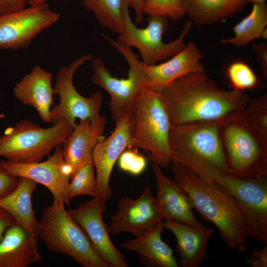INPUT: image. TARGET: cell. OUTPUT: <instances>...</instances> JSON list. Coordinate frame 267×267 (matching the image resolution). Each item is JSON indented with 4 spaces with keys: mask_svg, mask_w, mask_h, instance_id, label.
<instances>
[{
    "mask_svg": "<svg viewBox=\"0 0 267 267\" xmlns=\"http://www.w3.org/2000/svg\"><path fill=\"white\" fill-rule=\"evenodd\" d=\"M59 18L60 15L46 3L0 14V49L27 47Z\"/></svg>",
    "mask_w": 267,
    "mask_h": 267,
    "instance_id": "cell-12",
    "label": "cell"
},
{
    "mask_svg": "<svg viewBox=\"0 0 267 267\" xmlns=\"http://www.w3.org/2000/svg\"><path fill=\"white\" fill-rule=\"evenodd\" d=\"M152 168L157 186L155 198L160 219L198 227L204 226L195 217L192 204L185 191L164 175L159 165L153 164Z\"/></svg>",
    "mask_w": 267,
    "mask_h": 267,
    "instance_id": "cell-17",
    "label": "cell"
},
{
    "mask_svg": "<svg viewBox=\"0 0 267 267\" xmlns=\"http://www.w3.org/2000/svg\"><path fill=\"white\" fill-rule=\"evenodd\" d=\"M2 118V116L1 115H0V119Z\"/></svg>",
    "mask_w": 267,
    "mask_h": 267,
    "instance_id": "cell-41",
    "label": "cell"
},
{
    "mask_svg": "<svg viewBox=\"0 0 267 267\" xmlns=\"http://www.w3.org/2000/svg\"><path fill=\"white\" fill-rule=\"evenodd\" d=\"M73 129L64 120L44 128L30 120H22L0 136V157L14 163L40 161L54 148L63 144Z\"/></svg>",
    "mask_w": 267,
    "mask_h": 267,
    "instance_id": "cell-7",
    "label": "cell"
},
{
    "mask_svg": "<svg viewBox=\"0 0 267 267\" xmlns=\"http://www.w3.org/2000/svg\"><path fill=\"white\" fill-rule=\"evenodd\" d=\"M172 127L221 121L244 110L250 98L245 91L220 88L205 70L182 76L161 92Z\"/></svg>",
    "mask_w": 267,
    "mask_h": 267,
    "instance_id": "cell-1",
    "label": "cell"
},
{
    "mask_svg": "<svg viewBox=\"0 0 267 267\" xmlns=\"http://www.w3.org/2000/svg\"><path fill=\"white\" fill-rule=\"evenodd\" d=\"M47 0H26L30 6L38 5L45 3Z\"/></svg>",
    "mask_w": 267,
    "mask_h": 267,
    "instance_id": "cell-39",
    "label": "cell"
},
{
    "mask_svg": "<svg viewBox=\"0 0 267 267\" xmlns=\"http://www.w3.org/2000/svg\"><path fill=\"white\" fill-rule=\"evenodd\" d=\"M267 6L253 4L250 13L233 28L234 36L221 42L236 47L247 45L255 39H267Z\"/></svg>",
    "mask_w": 267,
    "mask_h": 267,
    "instance_id": "cell-26",
    "label": "cell"
},
{
    "mask_svg": "<svg viewBox=\"0 0 267 267\" xmlns=\"http://www.w3.org/2000/svg\"><path fill=\"white\" fill-rule=\"evenodd\" d=\"M95 172L92 160L84 163L74 171L68 188L70 200L81 195L96 196L97 183Z\"/></svg>",
    "mask_w": 267,
    "mask_h": 267,
    "instance_id": "cell-28",
    "label": "cell"
},
{
    "mask_svg": "<svg viewBox=\"0 0 267 267\" xmlns=\"http://www.w3.org/2000/svg\"><path fill=\"white\" fill-rule=\"evenodd\" d=\"M253 48L256 54L258 63L263 76L267 78V44L266 43L255 44Z\"/></svg>",
    "mask_w": 267,
    "mask_h": 267,
    "instance_id": "cell-35",
    "label": "cell"
},
{
    "mask_svg": "<svg viewBox=\"0 0 267 267\" xmlns=\"http://www.w3.org/2000/svg\"><path fill=\"white\" fill-rule=\"evenodd\" d=\"M104 37L124 56L129 65L128 77L119 79L112 76L101 58L95 57L91 60L92 75L90 80L109 94L112 119L116 123L124 116L133 113L140 91L145 86L143 63L132 47L118 40Z\"/></svg>",
    "mask_w": 267,
    "mask_h": 267,
    "instance_id": "cell-8",
    "label": "cell"
},
{
    "mask_svg": "<svg viewBox=\"0 0 267 267\" xmlns=\"http://www.w3.org/2000/svg\"><path fill=\"white\" fill-rule=\"evenodd\" d=\"M106 117L96 120L86 119L80 120L63 143L62 152L66 163L73 173L84 163L92 160V151L104 136Z\"/></svg>",
    "mask_w": 267,
    "mask_h": 267,
    "instance_id": "cell-21",
    "label": "cell"
},
{
    "mask_svg": "<svg viewBox=\"0 0 267 267\" xmlns=\"http://www.w3.org/2000/svg\"><path fill=\"white\" fill-rule=\"evenodd\" d=\"M202 55L197 46L189 42L168 61L159 64L143 63L145 86L161 93L171 83L188 74L205 70L201 62Z\"/></svg>",
    "mask_w": 267,
    "mask_h": 267,
    "instance_id": "cell-18",
    "label": "cell"
},
{
    "mask_svg": "<svg viewBox=\"0 0 267 267\" xmlns=\"http://www.w3.org/2000/svg\"><path fill=\"white\" fill-rule=\"evenodd\" d=\"M27 4L26 0H0V14L22 9Z\"/></svg>",
    "mask_w": 267,
    "mask_h": 267,
    "instance_id": "cell-36",
    "label": "cell"
},
{
    "mask_svg": "<svg viewBox=\"0 0 267 267\" xmlns=\"http://www.w3.org/2000/svg\"><path fill=\"white\" fill-rule=\"evenodd\" d=\"M247 3L248 2L253 3V4L264 5L266 4V0H245Z\"/></svg>",
    "mask_w": 267,
    "mask_h": 267,
    "instance_id": "cell-40",
    "label": "cell"
},
{
    "mask_svg": "<svg viewBox=\"0 0 267 267\" xmlns=\"http://www.w3.org/2000/svg\"><path fill=\"white\" fill-rule=\"evenodd\" d=\"M105 210L106 205L94 197L78 208L67 211L84 230L97 253L110 267H127L124 255L110 238L108 227L103 219Z\"/></svg>",
    "mask_w": 267,
    "mask_h": 267,
    "instance_id": "cell-15",
    "label": "cell"
},
{
    "mask_svg": "<svg viewBox=\"0 0 267 267\" xmlns=\"http://www.w3.org/2000/svg\"><path fill=\"white\" fill-rule=\"evenodd\" d=\"M37 238L16 221L0 241V267H27L43 261Z\"/></svg>",
    "mask_w": 267,
    "mask_h": 267,
    "instance_id": "cell-20",
    "label": "cell"
},
{
    "mask_svg": "<svg viewBox=\"0 0 267 267\" xmlns=\"http://www.w3.org/2000/svg\"><path fill=\"white\" fill-rule=\"evenodd\" d=\"M129 8L125 0L122 8L124 30L118 35V40L128 46L136 48L144 64H156L172 57L184 48V39L192 26L190 20L185 23L180 35L176 40L165 43L163 41V36L168 28V17L149 16L146 27L139 28L133 23Z\"/></svg>",
    "mask_w": 267,
    "mask_h": 267,
    "instance_id": "cell-10",
    "label": "cell"
},
{
    "mask_svg": "<svg viewBox=\"0 0 267 267\" xmlns=\"http://www.w3.org/2000/svg\"><path fill=\"white\" fill-rule=\"evenodd\" d=\"M200 177L219 184L236 201L245 218L249 237L267 241V175L242 178L213 170Z\"/></svg>",
    "mask_w": 267,
    "mask_h": 267,
    "instance_id": "cell-9",
    "label": "cell"
},
{
    "mask_svg": "<svg viewBox=\"0 0 267 267\" xmlns=\"http://www.w3.org/2000/svg\"><path fill=\"white\" fill-rule=\"evenodd\" d=\"M177 240L176 251L182 267H199L207 258V247L214 233V228L195 227L174 221L163 222Z\"/></svg>",
    "mask_w": 267,
    "mask_h": 267,
    "instance_id": "cell-22",
    "label": "cell"
},
{
    "mask_svg": "<svg viewBox=\"0 0 267 267\" xmlns=\"http://www.w3.org/2000/svg\"><path fill=\"white\" fill-rule=\"evenodd\" d=\"M125 0H82L84 6L91 11L99 23L116 34L123 32L122 16Z\"/></svg>",
    "mask_w": 267,
    "mask_h": 267,
    "instance_id": "cell-27",
    "label": "cell"
},
{
    "mask_svg": "<svg viewBox=\"0 0 267 267\" xmlns=\"http://www.w3.org/2000/svg\"><path fill=\"white\" fill-rule=\"evenodd\" d=\"M243 112L254 132L267 148V94L250 98Z\"/></svg>",
    "mask_w": 267,
    "mask_h": 267,
    "instance_id": "cell-29",
    "label": "cell"
},
{
    "mask_svg": "<svg viewBox=\"0 0 267 267\" xmlns=\"http://www.w3.org/2000/svg\"><path fill=\"white\" fill-rule=\"evenodd\" d=\"M185 14L198 25L214 23L233 16L242 9L245 0H182Z\"/></svg>",
    "mask_w": 267,
    "mask_h": 267,
    "instance_id": "cell-25",
    "label": "cell"
},
{
    "mask_svg": "<svg viewBox=\"0 0 267 267\" xmlns=\"http://www.w3.org/2000/svg\"><path fill=\"white\" fill-rule=\"evenodd\" d=\"M161 221L155 198L147 185L138 198L132 199L126 196L119 200L118 210L111 217L108 230L112 235L127 232L137 237Z\"/></svg>",
    "mask_w": 267,
    "mask_h": 267,
    "instance_id": "cell-16",
    "label": "cell"
},
{
    "mask_svg": "<svg viewBox=\"0 0 267 267\" xmlns=\"http://www.w3.org/2000/svg\"><path fill=\"white\" fill-rule=\"evenodd\" d=\"M92 58L90 53L83 55L58 70L53 87L54 95L59 96V101L51 109L50 123L52 125L64 120L74 127L77 119L96 120L101 117L102 93L98 91L85 97L77 91L73 82L77 69Z\"/></svg>",
    "mask_w": 267,
    "mask_h": 267,
    "instance_id": "cell-11",
    "label": "cell"
},
{
    "mask_svg": "<svg viewBox=\"0 0 267 267\" xmlns=\"http://www.w3.org/2000/svg\"><path fill=\"white\" fill-rule=\"evenodd\" d=\"M119 168L123 171L134 176L141 174L147 165L146 158L136 150L125 149L118 159Z\"/></svg>",
    "mask_w": 267,
    "mask_h": 267,
    "instance_id": "cell-32",
    "label": "cell"
},
{
    "mask_svg": "<svg viewBox=\"0 0 267 267\" xmlns=\"http://www.w3.org/2000/svg\"><path fill=\"white\" fill-rule=\"evenodd\" d=\"M115 124L112 134L99 141L91 155L97 183L95 197L104 205L112 194L110 179L113 168L121 153L132 147V113L124 116Z\"/></svg>",
    "mask_w": 267,
    "mask_h": 267,
    "instance_id": "cell-14",
    "label": "cell"
},
{
    "mask_svg": "<svg viewBox=\"0 0 267 267\" xmlns=\"http://www.w3.org/2000/svg\"><path fill=\"white\" fill-rule=\"evenodd\" d=\"M143 13L149 16H164L174 20L185 14L182 0H144Z\"/></svg>",
    "mask_w": 267,
    "mask_h": 267,
    "instance_id": "cell-31",
    "label": "cell"
},
{
    "mask_svg": "<svg viewBox=\"0 0 267 267\" xmlns=\"http://www.w3.org/2000/svg\"><path fill=\"white\" fill-rule=\"evenodd\" d=\"M52 79L50 72L36 65L16 83L13 89L14 96L24 105L34 108L46 123H50L55 95Z\"/></svg>",
    "mask_w": 267,
    "mask_h": 267,
    "instance_id": "cell-19",
    "label": "cell"
},
{
    "mask_svg": "<svg viewBox=\"0 0 267 267\" xmlns=\"http://www.w3.org/2000/svg\"><path fill=\"white\" fill-rule=\"evenodd\" d=\"M261 249H255L250 258L245 260V262L252 267H267V241Z\"/></svg>",
    "mask_w": 267,
    "mask_h": 267,
    "instance_id": "cell-34",
    "label": "cell"
},
{
    "mask_svg": "<svg viewBox=\"0 0 267 267\" xmlns=\"http://www.w3.org/2000/svg\"><path fill=\"white\" fill-rule=\"evenodd\" d=\"M129 6L135 12V20L137 23H141L143 20L144 13L143 6L144 0H126Z\"/></svg>",
    "mask_w": 267,
    "mask_h": 267,
    "instance_id": "cell-38",
    "label": "cell"
},
{
    "mask_svg": "<svg viewBox=\"0 0 267 267\" xmlns=\"http://www.w3.org/2000/svg\"><path fill=\"white\" fill-rule=\"evenodd\" d=\"M221 121L194 123L172 128V160L198 174L207 169L228 172L220 137Z\"/></svg>",
    "mask_w": 267,
    "mask_h": 267,
    "instance_id": "cell-3",
    "label": "cell"
},
{
    "mask_svg": "<svg viewBox=\"0 0 267 267\" xmlns=\"http://www.w3.org/2000/svg\"><path fill=\"white\" fill-rule=\"evenodd\" d=\"M15 221L9 213L0 207V241L7 229Z\"/></svg>",
    "mask_w": 267,
    "mask_h": 267,
    "instance_id": "cell-37",
    "label": "cell"
},
{
    "mask_svg": "<svg viewBox=\"0 0 267 267\" xmlns=\"http://www.w3.org/2000/svg\"><path fill=\"white\" fill-rule=\"evenodd\" d=\"M0 168L16 178H30L46 187L53 199L61 200L69 206L68 184L73 173L64 159L62 147H56L46 160L28 163L0 161Z\"/></svg>",
    "mask_w": 267,
    "mask_h": 267,
    "instance_id": "cell-13",
    "label": "cell"
},
{
    "mask_svg": "<svg viewBox=\"0 0 267 267\" xmlns=\"http://www.w3.org/2000/svg\"><path fill=\"white\" fill-rule=\"evenodd\" d=\"M226 75L232 89L245 91L256 88L259 85L258 78L246 63L236 61L231 63L226 69Z\"/></svg>",
    "mask_w": 267,
    "mask_h": 267,
    "instance_id": "cell-30",
    "label": "cell"
},
{
    "mask_svg": "<svg viewBox=\"0 0 267 267\" xmlns=\"http://www.w3.org/2000/svg\"><path fill=\"white\" fill-rule=\"evenodd\" d=\"M220 131L228 173L242 178L267 175V148L254 132L243 110L222 120Z\"/></svg>",
    "mask_w": 267,
    "mask_h": 267,
    "instance_id": "cell-6",
    "label": "cell"
},
{
    "mask_svg": "<svg viewBox=\"0 0 267 267\" xmlns=\"http://www.w3.org/2000/svg\"><path fill=\"white\" fill-rule=\"evenodd\" d=\"M169 166L174 180L186 193L193 208L216 226L225 245L245 252L249 237L246 221L233 198L219 184L206 181L176 161L172 160Z\"/></svg>",
    "mask_w": 267,
    "mask_h": 267,
    "instance_id": "cell-2",
    "label": "cell"
},
{
    "mask_svg": "<svg viewBox=\"0 0 267 267\" xmlns=\"http://www.w3.org/2000/svg\"><path fill=\"white\" fill-rule=\"evenodd\" d=\"M18 178L0 168V199L9 194L16 186Z\"/></svg>",
    "mask_w": 267,
    "mask_h": 267,
    "instance_id": "cell-33",
    "label": "cell"
},
{
    "mask_svg": "<svg viewBox=\"0 0 267 267\" xmlns=\"http://www.w3.org/2000/svg\"><path fill=\"white\" fill-rule=\"evenodd\" d=\"M132 117V147L147 151L154 164L161 168L169 166L172 161L170 134L172 127L161 93L144 86Z\"/></svg>",
    "mask_w": 267,
    "mask_h": 267,
    "instance_id": "cell-5",
    "label": "cell"
},
{
    "mask_svg": "<svg viewBox=\"0 0 267 267\" xmlns=\"http://www.w3.org/2000/svg\"><path fill=\"white\" fill-rule=\"evenodd\" d=\"M60 200L53 199L39 221L38 237L49 250L70 257L84 267H110L97 253L82 228Z\"/></svg>",
    "mask_w": 267,
    "mask_h": 267,
    "instance_id": "cell-4",
    "label": "cell"
},
{
    "mask_svg": "<svg viewBox=\"0 0 267 267\" xmlns=\"http://www.w3.org/2000/svg\"><path fill=\"white\" fill-rule=\"evenodd\" d=\"M164 229L161 221L141 236L122 243L120 247L137 253L141 262L146 266L178 267L173 250L162 239Z\"/></svg>",
    "mask_w": 267,
    "mask_h": 267,
    "instance_id": "cell-23",
    "label": "cell"
},
{
    "mask_svg": "<svg viewBox=\"0 0 267 267\" xmlns=\"http://www.w3.org/2000/svg\"><path fill=\"white\" fill-rule=\"evenodd\" d=\"M37 186L35 181L18 178L15 188L0 199V207L6 210L27 229L38 236L39 221L32 207V197Z\"/></svg>",
    "mask_w": 267,
    "mask_h": 267,
    "instance_id": "cell-24",
    "label": "cell"
}]
</instances>
